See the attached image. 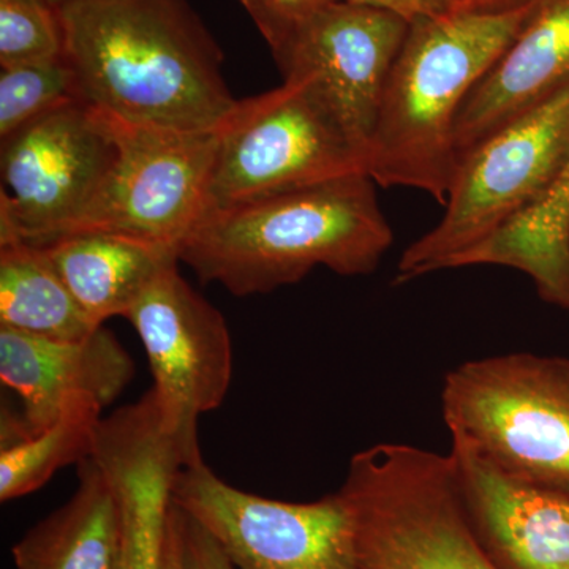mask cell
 Listing matches in <instances>:
<instances>
[{
  "mask_svg": "<svg viewBox=\"0 0 569 569\" xmlns=\"http://www.w3.org/2000/svg\"><path fill=\"white\" fill-rule=\"evenodd\" d=\"M66 59L82 102L114 121L217 130L238 100L189 0H66Z\"/></svg>",
  "mask_w": 569,
  "mask_h": 569,
  "instance_id": "cell-1",
  "label": "cell"
},
{
  "mask_svg": "<svg viewBox=\"0 0 569 569\" xmlns=\"http://www.w3.org/2000/svg\"><path fill=\"white\" fill-rule=\"evenodd\" d=\"M376 186L358 173L212 209L179 246V261L234 296L271 293L318 266L372 274L395 242Z\"/></svg>",
  "mask_w": 569,
  "mask_h": 569,
  "instance_id": "cell-2",
  "label": "cell"
},
{
  "mask_svg": "<svg viewBox=\"0 0 569 569\" xmlns=\"http://www.w3.org/2000/svg\"><path fill=\"white\" fill-rule=\"evenodd\" d=\"M538 2L498 11H445L410 22L367 156L366 171L377 186L421 190L445 204L459 163L460 110Z\"/></svg>",
  "mask_w": 569,
  "mask_h": 569,
  "instance_id": "cell-3",
  "label": "cell"
},
{
  "mask_svg": "<svg viewBox=\"0 0 569 569\" xmlns=\"http://www.w3.org/2000/svg\"><path fill=\"white\" fill-rule=\"evenodd\" d=\"M339 490L366 569H498L468 519L451 455L373 445L351 458Z\"/></svg>",
  "mask_w": 569,
  "mask_h": 569,
  "instance_id": "cell-4",
  "label": "cell"
},
{
  "mask_svg": "<svg viewBox=\"0 0 569 569\" xmlns=\"http://www.w3.org/2000/svg\"><path fill=\"white\" fill-rule=\"evenodd\" d=\"M451 436L509 478L569 493V359L509 353L449 370L441 392Z\"/></svg>",
  "mask_w": 569,
  "mask_h": 569,
  "instance_id": "cell-5",
  "label": "cell"
},
{
  "mask_svg": "<svg viewBox=\"0 0 569 569\" xmlns=\"http://www.w3.org/2000/svg\"><path fill=\"white\" fill-rule=\"evenodd\" d=\"M569 159V86L460 157L440 222L407 247L396 283L443 271L541 203Z\"/></svg>",
  "mask_w": 569,
  "mask_h": 569,
  "instance_id": "cell-6",
  "label": "cell"
},
{
  "mask_svg": "<svg viewBox=\"0 0 569 569\" xmlns=\"http://www.w3.org/2000/svg\"><path fill=\"white\" fill-rule=\"evenodd\" d=\"M358 173L367 174L365 157L323 89L283 80L238 100L220 126L208 211Z\"/></svg>",
  "mask_w": 569,
  "mask_h": 569,
  "instance_id": "cell-7",
  "label": "cell"
},
{
  "mask_svg": "<svg viewBox=\"0 0 569 569\" xmlns=\"http://www.w3.org/2000/svg\"><path fill=\"white\" fill-rule=\"evenodd\" d=\"M263 33L283 80L323 89L367 163L385 88L410 22L392 11L328 0L298 14L241 0Z\"/></svg>",
  "mask_w": 569,
  "mask_h": 569,
  "instance_id": "cell-8",
  "label": "cell"
},
{
  "mask_svg": "<svg viewBox=\"0 0 569 569\" xmlns=\"http://www.w3.org/2000/svg\"><path fill=\"white\" fill-rule=\"evenodd\" d=\"M0 142V241L43 244L69 231L118 156L114 121L80 99Z\"/></svg>",
  "mask_w": 569,
  "mask_h": 569,
  "instance_id": "cell-9",
  "label": "cell"
},
{
  "mask_svg": "<svg viewBox=\"0 0 569 569\" xmlns=\"http://www.w3.org/2000/svg\"><path fill=\"white\" fill-rule=\"evenodd\" d=\"M173 501L236 569H366L340 490L307 503L272 500L228 485L201 459L179 471Z\"/></svg>",
  "mask_w": 569,
  "mask_h": 569,
  "instance_id": "cell-10",
  "label": "cell"
},
{
  "mask_svg": "<svg viewBox=\"0 0 569 569\" xmlns=\"http://www.w3.org/2000/svg\"><path fill=\"white\" fill-rule=\"evenodd\" d=\"M114 127L118 156L110 173L61 236L107 231L178 250L208 211L219 129L192 132L119 121Z\"/></svg>",
  "mask_w": 569,
  "mask_h": 569,
  "instance_id": "cell-11",
  "label": "cell"
},
{
  "mask_svg": "<svg viewBox=\"0 0 569 569\" xmlns=\"http://www.w3.org/2000/svg\"><path fill=\"white\" fill-rule=\"evenodd\" d=\"M148 356L164 430L190 466L201 460L198 422L222 406L233 378V343L222 312L168 268L127 313Z\"/></svg>",
  "mask_w": 569,
  "mask_h": 569,
  "instance_id": "cell-12",
  "label": "cell"
},
{
  "mask_svg": "<svg viewBox=\"0 0 569 569\" xmlns=\"http://www.w3.org/2000/svg\"><path fill=\"white\" fill-rule=\"evenodd\" d=\"M91 460L118 498L123 567L163 569L168 511L187 462L151 396L102 419Z\"/></svg>",
  "mask_w": 569,
  "mask_h": 569,
  "instance_id": "cell-13",
  "label": "cell"
},
{
  "mask_svg": "<svg viewBox=\"0 0 569 569\" xmlns=\"http://www.w3.org/2000/svg\"><path fill=\"white\" fill-rule=\"evenodd\" d=\"M463 507L498 569H569V493L509 478L451 436Z\"/></svg>",
  "mask_w": 569,
  "mask_h": 569,
  "instance_id": "cell-14",
  "label": "cell"
},
{
  "mask_svg": "<svg viewBox=\"0 0 569 569\" xmlns=\"http://www.w3.org/2000/svg\"><path fill=\"white\" fill-rule=\"evenodd\" d=\"M133 377L132 356L104 326L81 340L0 328V380L24 410L21 432L11 440L52 425L73 397L91 396L110 407Z\"/></svg>",
  "mask_w": 569,
  "mask_h": 569,
  "instance_id": "cell-15",
  "label": "cell"
},
{
  "mask_svg": "<svg viewBox=\"0 0 569 569\" xmlns=\"http://www.w3.org/2000/svg\"><path fill=\"white\" fill-rule=\"evenodd\" d=\"M567 86L569 0H539L522 31L463 103L456 123L459 159Z\"/></svg>",
  "mask_w": 569,
  "mask_h": 569,
  "instance_id": "cell-16",
  "label": "cell"
},
{
  "mask_svg": "<svg viewBox=\"0 0 569 569\" xmlns=\"http://www.w3.org/2000/svg\"><path fill=\"white\" fill-rule=\"evenodd\" d=\"M39 247L97 326L126 318L157 277L179 263L174 247L107 231L59 236Z\"/></svg>",
  "mask_w": 569,
  "mask_h": 569,
  "instance_id": "cell-17",
  "label": "cell"
},
{
  "mask_svg": "<svg viewBox=\"0 0 569 569\" xmlns=\"http://www.w3.org/2000/svg\"><path fill=\"white\" fill-rule=\"evenodd\" d=\"M118 498L91 458L78 468V488L13 548L17 569H116L121 559Z\"/></svg>",
  "mask_w": 569,
  "mask_h": 569,
  "instance_id": "cell-18",
  "label": "cell"
},
{
  "mask_svg": "<svg viewBox=\"0 0 569 569\" xmlns=\"http://www.w3.org/2000/svg\"><path fill=\"white\" fill-rule=\"evenodd\" d=\"M493 264L531 277L538 296L569 313V159L548 197L445 269Z\"/></svg>",
  "mask_w": 569,
  "mask_h": 569,
  "instance_id": "cell-19",
  "label": "cell"
},
{
  "mask_svg": "<svg viewBox=\"0 0 569 569\" xmlns=\"http://www.w3.org/2000/svg\"><path fill=\"white\" fill-rule=\"evenodd\" d=\"M0 328L81 340L102 326L82 312L41 247L11 239L0 241Z\"/></svg>",
  "mask_w": 569,
  "mask_h": 569,
  "instance_id": "cell-20",
  "label": "cell"
},
{
  "mask_svg": "<svg viewBox=\"0 0 569 569\" xmlns=\"http://www.w3.org/2000/svg\"><path fill=\"white\" fill-rule=\"evenodd\" d=\"M103 406L91 396L66 403L52 425L7 441L0 451V500H17L40 488L59 470L91 458Z\"/></svg>",
  "mask_w": 569,
  "mask_h": 569,
  "instance_id": "cell-21",
  "label": "cell"
},
{
  "mask_svg": "<svg viewBox=\"0 0 569 569\" xmlns=\"http://www.w3.org/2000/svg\"><path fill=\"white\" fill-rule=\"evenodd\" d=\"M80 99L66 58L0 71V140L61 104Z\"/></svg>",
  "mask_w": 569,
  "mask_h": 569,
  "instance_id": "cell-22",
  "label": "cell"
},
{
  "mask_svg": "<svg viewBox=\"0 0 569 569\" xmlns=\"http://www.w3.org/2000/svg\"><path fill=\"white\" fill-rule=\"evenodd\" d=\"M66 58V33L50 0H0V67Z\"/></svg>",
  "mask_w": 569,
  "mask_h": 569,
  "instance_id": "cell-23",
  "label": "cell"
},
{
  "mask_svg": "<svg viewBox=\"0 0 569 569\" xmlns=\"http://www.w3.org/2000/svg\"><path fill=\"white\" fill-rule=\"evenodd\" d=\"M168 531L181 569H236L211 531L171 500Z\"/></svg>",
  "mask_w": 569,
  "mask_h": 569,
  "instance_id": "cell-24",
  "label": "cell"
},
{
  "mask_svg": "<svg viewBox=\"0 0 569 569\" xmlns=\"http://www.w3.org/2000/svg\"><path fill=\"white\" fill-rule=\"evenodd\" d=\"M347 2L392 11L408 22L449 11L443 0H347Z\"/></svg>",
  "mask_w": 569,
  "mask_h": 569,
  "instance_id": "cell-25",
  "label": "cell"
},
{
  "mask_svg": "<svg viewBox=\"0 0 569 569\" xmlns=\"http://www.w3.org/2000/svg\"><path fill=\"white\" fill-rule=\"evenodd\" d=\"M449 11H498L522 6L530 0H443Z\"/></svg>",
  "mask_w": 569,
  "mask_h": 569,
  "instance_id": "cell-26",
  "label": "cell"
},
{
  "mask_svg": "<svg viewBox=\"0 0 569 569\" xmlns=\"http://www.w3.org/2000/svg\"><path fill=\"white\" fill-rule=\"evenodd\" d=\"M272 9L280 11L284 14L305 13V11L313 9V7L321 6L328 0H263Z\"/></svg>",
  "mask_w": 569,
  "mask_h": 569,
  "instance_id": "cell-27",
  "label": "cell"
},
{
  "mask_svg": "<svg viewBox=\"0 0 569 569\" xmlns=\"http://www.w3.org/2000/svg\"><path fill=\"white\" fill-rule=\"evenodd\" d=\"M163 569H181V567H179L178 552H176L174 542L170 537L168 527L167 537H164Z\"/></svg>",
  "mask_w": 569,
  "mask_h": 569,
  "instance_id": "cell-28",
  "label": "cell"
},
{
  "mask_svg": "<svg viewBox=\"0 0 569 569\" xmlns=\"http://www.w3.org/2000/svg\"><path fill=\"white\" fill-rule=\"evenodd\" d=\"M50 2L52 3V6H61V3L66 2V0H50Z\"/></svg>",
  "mask_w": 569,
  "mask_h": 569,
  "instance_id": "cell-29",
  "label": "cell"
},
{
  "mask_svg": "<svg viewBox=\"0 0 569 569\" xmlns=\"http://www.w3.org/2000/svg\"><path fill=\"white\" fill-rule=\"evenodd\" d=\"M116 569H126V567H123L122 556H121V559H119L118 567H116Z\"/></svg>",
  "mask_w": 569,
  "mask_h": 569,
  "instance_id": "cell-30",
  "label": "cell"
}]
</instances>
